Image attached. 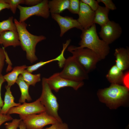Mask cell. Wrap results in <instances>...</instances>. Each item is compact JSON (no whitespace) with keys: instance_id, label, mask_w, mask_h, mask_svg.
<instances>
[{"instance_id":"ac0fdd59","label":"cell","mask_w":129,"mask_h":129,"mask_svg":"<svg viewBox=\"0 0 129 129\" xmlns=\"http://www.w3.org/2000/svg\"><path fill=\"white\" fill-rule=\"evenodd\" d=\"M69 0H52L48 1V6L51 14H59L68 9Z\"/></svg>"},{"instance_id":"f1b7e54d","label":"cell","mask_w":129,"mask_h":129,"mask_svg":"<svg viewBox=\"0 0 129 129\" xmlns=\"http://www.w3.org/2000/svg\"><path fill=\"white\" fill-rule=\"evenodd\" d=\"M81 1L88 5L92 10L95 11L98 8V2L95 0H81Z\"/></svg>"},{"instance_id":"4dcf8cb0","label":"cell","mask_w":129,"mask_h":129,"mask_svg":"<svg viewBox=\"0 0 129 129\" xmlns=\"http://www.w3.org/2000/svg\"><path fill=\"white\" fill-rule=\"evenodd\" d=\"M5 48L3 47L2 48H0V74H1L6 58V51Z\"/></svg>"},{"instance_id":"484cf974","label":"cell","mask_w":129,"mask_h":129,"mask_svg":"<svg viewBox=\"0 0 129 129\" xmlns=\"http://www.w3.org/2000/svg\"><path fill=\"white\" fill-rule=\"evenodd\" d=\"M5 2L8 4L10 9L12 13L15 14L18 6L21 4H24L25 0H5Z\"/></svg>"},{"instance_id":"836d02e7","label":"cell","mask_w":129,"mask_h":129,"mask_svg":"<svg viewBox=\"0 0 129 129\" xmlns=\"http://www.w3.org/2000/svg\"><path fill=\"white\" fill-rule=\"evenodd\" d=\"M41 0H25L24 4L27 5L32 6L40 3Z\"/></svg>"},{"instance_id":"8992f818","label":"cell","mask_w":129,"mask_h":129,"mask_svg":"<svg viewBox=\"0 0 129 129\" xmlns=\"http://www.w3.org/2000/svg\"><path fill=\"white\" fill-rule=\"evenodd\" d=\"M63 68L62 70L59 73L64 78L80 81L89 78L88 73L72 56L66 59Z\"/></svg>"},{"instance_id":"d590c367","label":"cell","mask_w":129,"mask_h":129,"mask_svg":"<svg viewBox=\"0 0 129 129\" xmlns=\"http://www.w3.org/2000/svg\"><path fill=\"white\" fill-rule=\"evenodd\" d=\"M5 9H10L9 5L5 2V0H0V11Z\"/></svg>"},{"instance_id":"7c38bea8","label":"cell","mask_w":129,"mask_h":129,"mask_svg":"<svg viewBox=\"0 0 129 129\" xmlns=\"http://www.w3.org/2000/svg\"><path fill=\"white\" fill-rule=\"evenodd\" d=\"M51 14L52 18L57 22L59 26L61 37L72 28H75L81 31L83 29L77 20L74 19L72 17L62 16L59 14Z\"/></svg>"},{"instance_id":"5b68a950","label":"cell","mask_w":129,"mask_h":129,"mask_svg":"<svg viewBox=\"0 0 129 129\" xmlns=\"http://www.w3.org/2000/svg\"><path fill=\"white\" fill-rule=\"evenodd\" d=\"M42 92L39 98L41 103L45 107L46 112L59 122H63L58 113L59 105L57 98L53 93L45 78L43 77L42 79Z\"/></svg>"},{"instance_id":"5bb4252c","label":"cell","mask_w":129,"mask_h":129,"mask_svg":"<svg viewBox=\"0 0 129 129\" xmlns=\"http://www.w3.org/2000/svg\"><path fill=\"white\" fill-rule=\"evenodd\" d=\"M114 55L116 59L115 65L121 71L127 69L129 67V50L128 48H116Z\"/></svg>"},{"instance_id":"1f68e13d","label":"cell","mask_w":129,"mask_h":129,"mask_svg":"<svg viewBox=\"0 0 129 129\" xmlns=\"http://www.w3.org/2000/svg\"><path fill=\"white\" fill-rule=\"evenodd\" d=\"M13 119L12 118L10 115L3 114L0 113V126L5 122Z\"/></svg>"},{"instance_id":"603a6c76","label":"cell","mask_w":129,"mask_h":129,"mask_svg":"<svg viewBox=\"0 0 129 129\" xmlns=\"http://www.w3.org/2000/svg\"><path fill=\"white\" fill-rule=\"evenodd\" d=\"M21 75L23 80L29 86H35L37 83L41 80L40 74H33L27 71L26 69Z\"/></svg>"},{"instance_id":"d6986e66","label":"cell","mask_w":129,"mask_h":129,"mask_svg":"<svg viewBox=\"0 0 129 129\" xmlns=\"http://www.w3.org/2000/svg\"><path fill=\"white\" fill-rule=\"evenodd\" d=\"M27 67L26 65L15 66L11 71L3 76L5 80L7 82V85L11 87L14 85L16 83L19 75Z\"/></svg>"},{"instance_id":"e575fe53","label":"cell","mask_w":129,"mask_h":129,"mask_svg":"<svg viewBox=\"0 0 129 129\" xmlns=\"http://www.w3.org/2000/svg\"><path fill=\"white\" fill-rule=\"evenodd\" d=\"M124 86L129 89V72L124 74L122 80Z\"/></svg>"},{"instance_id":"ffe728a7","label":"cell","mask_w":129,"mask_h":129,"mask_svg":"<svg viewBox=\"0 0 129 129\" xmlns=\"http://www.w3.org/2000/svg\"><path fill=\"white\" fill-rule=\"evenodd\" d=\"M110 10L105 7L99 5L95 11L94 24H98L101 27L109 21L108 15Z\"/></svg>"},{"instance_id":"6da1fadb","label":"cell","mask_w":129,"mask_h":129,"mask_svg":"<svg viewBox=\"0 0 129 129\" xmlns=\"http://www.w3.org/2000/svg\"><path fill=\"white\" fill-rule=\"evenodd\" d=\"M14 21L18 34L20 46L26 52L27 59L32 63L38 59L35 54L37 44L46 38L43 35L37 36L30 33L27 29V25L25 22H20L16 18Z\"/></svg>"},{"instance_id":"ba28073f","label":"cell","mask_w":129,"mask_h":129,"mask_svg":"<svg viewBox=\"0 0 129 129\" xmlns=\"http://www.w3.org/2000/svg\"><path fill=\"white\" fill-rule=\"evenodd\" d=\"M48 2V0H43L36 5L28 7L19 5L17 7L20 11L19 22H24L29 18L34 15L45 19L48 18L50 14Z\"/></svg>"},{"instance_id":"7a4b0ae2","label":"cell","mask_w":129,"mask_h":129,"mask_svg":"<svg viewBox=\"0 0 129 129\" xmlns=\"http://www.w3.org/2000/svg\"><path fill=\"white\" fill-rule=\"evenodd\" d=\"M82 31L79 47L90 49L97 55L100 60L105 59L109 53L110 48L109 44L99 38L95 24Z\"/></svg>"},{"instance_id":"52a82bcc","label":"cell","mask_w":129,"mask_h":129,"mask_svg":"<svg viewBox=\"0 0 129 129\" xmlns=\"http://www.w3.org/2000/svg\"><path fill=\"white\" fill-rule=\"evenodd\" d=\"M19 116L26 129H42L47 125L59 122L46 112L38 114Z\"/></svg>"},{"instance_id":"7402d4cb","label":"cell","mask_w":129,"mask_h":129,"mask_svg":"<svg viewBox=\"0 0 129 129\" xmlns=\"http://www.w3.org/2000/svg\"><path fill=\"white\" fill-rule=\"evenodd\" d=\"M16 83L19 86L21 93V96L19 100V103H23L25 102L26 100L28 102L32 100V99L29 93V86L23 80L21 74L19 76Z\"/></svg>"},{"instance_id":"277c9868","label":"cell","mask_w":129,"mask_h":129,"mask_svg":"<svg viewBox=\"0 0 129 129\" xmlns=\"http://www.w3.org/2000/svg\"><path fill=\"white\" fill-rule=\"evenodd\" d=\"M67 50L88 73L96 68L97 63L100 60L97 55L88 48L71 45Z\"/></svg>"},{"instance_id":"3957f363","label":"cell","mask_w":129,"mask_h":129,"mask_svg":"<svg viewBox=\"0 0 129 129\" xmlns=\"http://www.w3.org/2000/svg\"><path fill=\"white\" fill-rule=\"evenodd\" d=\"M98 95L109 107L115 108L127 99L129 95V89L119 84H112L109 87L99 90Z\"/></svg>"},{"instance_id":"f546056e","label":"cell","mask_w":129,"mask_h":129,"mask_svg":"<svg viewBox=\"0 0 129 129\" xmlns=\"http://www.w3.org/2000/svg\"><path fill=\"white\" fill-rule=\"evenodd\" d=\"M98 3L102 2L105 5V7L110 10H115L117 8L115 5L111 0H97Z\"/></svg>"},{"instance_id":"2e32d148","label":"cell","mask_w":129,"mask_h":129,"mask_svg":"<svg viewBox=\"0 0 129 129\" xmlns=\"http://www.w3.org/2000/svg\"><path fill=\"white\" fill-rule=\"evenodd\" d=\"M66 48V47L63 46L60 54L55 58L46 61H40L33 65L27 66L26 70L32 73L44 65L55 61H58V64L60 68H62L66 59L64 56V53Z\"/></svg>"},{"instance_id":"74e56055","label":"cell","mask_w":129,"mask_h":129,"mask_svg":"<svg viewBox=\"0 0 129 129\" xmlns=\"http://www.w3.org/2000/svg\"><path fill=\"white\" fill-rule=\"evenodd\" d=\"M1 44V41H0V45Z\"/></svg>"},{"instance_id":"cb8c5ba5","label":"cell","mask_w":129,"mask_h":129,"mask_svg":"<svg viewBox=\"0 0 129 129\" xmlns=\"http://www.w3.org/2000/svg\"><path fill=\"white\" fill-rule=\"evenodd\" d=\"M13 18L11 16L6 20L0 22V34L6 31H17L16 26L13 22Z\"/></svg>"},{"instance_id":"4fadbf2b","label":"cell","mask_w":129,"mask_h":129,"mask_svg":"<svg viewBox=\"0 0 129 129\" xmlns=\"http://www.w3.org/2000/svg\"><path fill=\"white\" fill-rule=\"evenodd\" d=\"M77 20L83 29L88 28L94 24L95 11L87 5L81 1Z\"/></svg>"},{"instance_id":"30bf717a","label":"cell","mask_w":129,"mask_h":129,"mask_svg":"<svg viewBox=\"0 0 129 129\" xmlns=\"http://www.w3.org/2000/svg\"><path fill=\"white\" fill-rule=\"evenodd\" d=\"M46 112L45 107L38 98L32 102L27 103L25 102L18 106L11 108L7 114H17L21 115H27L39 114Z\"/></svg>"},{"instance_id":"d6a6232c","label":"cell","mask_w":129,"mask_h":129,"mask_svg":"<svg viewBox=\"0 0 129 129\" xmlns=\"http://www.w3.org/2000/svg\"><path fill=\"white\" fill-rule=\"evenodd\" d=\"M5 81L4 79L3 76L1 74H0V112L3 107L4 102L2 100L1 96V89L2 85L3 83Z\"/></svg>"},{"instance_id":"8fae6325","label":"cell","mask_w":129,"mask_h":129,"mask_svg":"<svg viewBox=\"0 0 129 129\" xmlns=\"http://www.w3.org/2000/svg\"><path fill=\"white\" fill-rule=\"evenodd\" d=\"M122 31L119 24L110 20L101 27L99 33L102 40L109 45L120 37Z\"/></svg>"},{"instance_id":"8d00e7d4","label":"cell","mask_w":129,"mask_h":129,"mask_svg":"<svg viewBox=\"0 0 129 129\" xmlns=\"http://www.w3.org/2000/svg\"><path fill=\"white\" fill-rule=\"evenodd\" d=\"M19 127V129H26L25 125L21 120L20 123Z\"/></svg>"},{"instance_id":"9a60e30c","label":"cell","mask_w":129,"mask_h":129,"mask_svg":"<svg viewBox=\"0 0 129 129\" xmlns=\"http://www.w3.org/2000/svg\"><path fill=\"white\" fill-rule=\"evenodd\" d=\"M0 40L4 48L10 46L16 47L20 45L17 31H8L2 32L0 34Z\"/></svg>"},{"instance_id":"e0dca14e","label":"cell","mask_w":129,"mask_h":129,"mask_svg":"<svg viewBox=\"0 0 129 129\" xmlns=\"http://www.w3.org/2000/svg\"><path fill=\"white\" fill-rule=\"evenodd\" d=\"M10 87L7 85L5 86L6 91L5 93L4 104L0 112V113L3 114H7L11 108L21 104V103L14 102V98L12 94Z\"/></svg>"},{"instance_id":"4316f807","label":"cell","mask_w":129,"mask_h":129,"mask_svg":"<svg viewBox=\"0 0 129 129\" xmlns=\"http://www.w3.org/2000/svg\"><path fill=\"white\" fill-rule=\"evenodd\" d=\"M21 120L20 119H13L10 122L6 123L5 125L6 129H17Z\"/></svg>"},{"instance_id":"44dd1931","label":"cell","mask_w":129,"mask_h":129,"mask_svg":"<svg viewBox=\"0 0 129 129\" xmlns=\"http://www.w3.org/2000/svg\"><path fill=\"white\" fill-rule=\"evenodd\" d=\"M124 74L123 71L114 65L109 69L106 77L112 84H119L122 83Z\"/></svg>"},{"instance_id":"83f0119b","label":"cell","mask_w":129,"mask_h":129,"mask_svg":"<svg viewBox=\"0 0 129 129\" xmlns=\"http://www.w3.org/2000/svg\"><path fill=\"white\" fill-rule=\"evenodd\" d=\"M42 129H70L68 125L66 123L58 122L53 124L49 127Z\"/></svg>"},{"instance_id":"9c48e42d","label":"cell","mask_w":129,"mask_h":129,"mask_svg":"<svg viewBox=\"0 0 129 129\" xmlns=\"http://www.w3.org/2000/svg\"><path fill=\"white\" fill-rule=\"evenodd\" d=\"M46 79L51 89L56 92L60 89L67 87H71L77 90L84 84L83 81H75L62 77L60 75L59 72L53 74L48 78H46Z\"/></svg>"},{"instance_id":"d4e9b609","label":"cell","mask_w":129,"mask_h":129,"mask_svg":"<svg viewBox=\"0 0 129 129\" xmlns=\"http://www.w3.org/2000/svg\"><path fill=\"white\" fill-rule=\"evenodd\" d=\"M68 10L72 13L78 14L80 8V1L79 0H69Z\"/></svg>"}]
</instances>
